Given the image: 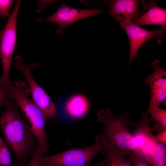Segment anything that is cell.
Segmentation results:
<instances>
[{"instance_id": "9c48e42d", "label": "cell", "mask_w": 166, "mask_h": 166, "mask_svg": "<svg viewBox=\"0 0 166 166\" xmlns=\"http://www.w3.org/2000/svg\"><path fill=\"white\" fill-rule=\"evenodd\" d=\"M120 26L125 31L130 45L128 65L136 56L141 46L146 42L154 37L160 38L166 31V26H161L155 30L144 29L132 22H120Z\"/></svg>"}, {"instance_id": "d6986e66", "label": "cell", "mask_w": 166, "mask_h": 166, "mask_svg": "<svg viewBox=\"0 0 166 166\" xmlns=\"http://www.w3.org/2000/svg\"><path fill=\"white\" fill-rule=\"evenodd\" d=\"M128 156L133 166H152L137 151L130 153Z\"/></svg>"}, {"instance_id": "cb8c5ba5", "label": "cell", "mask_w": 166, "mask_h": 166, "mask_svg": "<svg viewBox=\"0 0 166 166\" xmlns=\"http://www.w3.org/2000/svg\"><path fill=\"white\" fill-rule=\"evenodd\" d=\"M4 141L0 136V144Z\"/></svg>"}, {"instance_id": "4fadbf2b", "label": "cell", "mask_w": 166, "mask_h": 166, "mask_svg": "<svg viewBox=\"0 0 166 166\" xmlns=\"http://www.w3.org/2000/svg\"><path fill=\"white\" fill-rule=\"evenodd\" d=\"M67 113L75 119L80 118L86 114L89 107L87 98L83 95L78 94L69 97L64 104Z\"/></svg>"}, {"instance_id": "2e32d148", "label": "cell", "mask_w": 166, "mask_h": 166, "mask_svg": "<svg viewBox=\"0 0 166 166\" xmlns=\"http://www.w3.org/2000/svg\"><path fill=\"white\" fill-rule=\"evenodd\" d=\"M166 145L158 143L151 157L152 166H166Z\"/></svg>"}, {"instance_id": "8fae6325", "label": "cell", "mask_w": 166, "mask_h": 166, "mask_svg": "<svg viewBox=\"0 0 166 166\" xmlns=\"http://www.w3.org/2000/svg\"><path fill=\"white\" fill-rule=\"evenodd\" d=\"M103 2L109 5L108 13L119 22H133L141 16L143 12L139 10L140 2L139 0H105Z\"/></svg>"}, {"instance_id": "8992f818", "label": "cell", "mask_w": 166, "mask_h": 166, "mask_svg": "<svg viewBox=\"0 0 166 166\" xmlns=\"http://www.w3.org/2000/svg\"><path fill=\"white\" fill-rule=\"evenodd\" d=\"M14 60L16 68L24 75L27 81L32 100L42 112L46 120L55 118L56 108L55 104L36 82L31 74L32 70L38 67V64H24L21 57L18 55L15 56Z\"/></svg>"}, {"instance_id": "ba28073f", "label": "cell", "mask_w": 166, "mask_h": 166, "mask_svg": "<svg viewBox=\"0 0 166 166\" xmlns=\"http://www.w3.org/2000/svg\"><path fill=\"white\" fill-rule=\"evenodd\" d=\"M149 114L146 112H144L139 121L133 122L127 120V123L136 128V132L133 135L137 144V152L150 164L153 153L158 143L151 132L150 123L152 120Z\"/></svg>"}, {"instance_id": "ffe728a7", "label": "cell", "mask_w": 166, "mask_h": 166, "mask_svg": "<svg viewBox=\"0 0 166 166\" xmlns=\"http://www.w3.org/2000/svg\"><path fill=\"white\" fill-rule=\"evenodd\" d=\"M14 2L13 0H0V16L2 18L9 17L10 10Z\"/></svg>"}, {"instance_id": "7a4b0ae2", "label": "cell", "mask_w": 166, "mask_h": 166, "mask_svg": "<svg viewBox=\"0 0 166 166\" xmlns=\"http://www.w3.org/2000/svg\"><path fill=\"white\" fill-rule=\"evenodd\" d=\"M130 114L126 111L121 115H116L109 109L99 110L97 120L102 124L103 130L96 136L95 140L101 145L109 144L116 147L127 156L137 151L135 137L127 126V118Z\"/></svg>"}, {"instance_id": "44dd1931", "label": "cell", "mask_w": 166, "mask_h": 166, "mask_svg": "<svg viewBox=\"0 0 166 166\" xmlns=\"http://www.w3.org/2000/svg\"><path fill=\"white\" fill-rule=\"evenodd\" d=\"M41 150L39 148L38 151L31 157L29 162L25 166H42L39 158V154Z\"/></svg>"}, {"instance_id": "e0dca14e", "label": "cell", "mask_w": 166, "mask_h": 166, "mask_svg": "<svg viewBox=\"0 0 166 166\" xmlns=\"http://www.w3.org/2000/svg\"><path fill=\"white\" fill-rule=\"evenodd\" d=\"M12 86H9L0 81V109L6 106L14 99L11 90Z\"/></svg>"}, {"instance_id": "6da1fadb", "label": "cell", "mask_w": 166, "mask_h": 166, "mask_svg": "<svg viewBox=\"0 0 166 166\" xmlns=\"http://www.w3.org/2000/svg\"><path fill=\"white\" fill-rule=\"evenodd\" d=\"M0 117V126L7 144L15 156L16 164L24 166L28 158L39 148L37 137L21 117L18 106L12 101Z\"/></svg>"}, {"instance_id": "277c9868", "label": "cell", "mask_w": 166, "mask_h": 166, "mask_svg": "<svg viewBox=\"0 0 166 166\" xmlns=\"http://www.w3.org/2000/svg\"><path fill=\"white\" fill-rule=\"evenodd\" d=\"M102 145L97 141L92 145L84 148H72L56 154L45 156L40 151L39 158L42 166H90Z\"/></svg>"}, {"instance_id": "52a82bcc", "label": "cell", "mask_w": 166, "mask_h": 166, "mask_svg": "<svg viewBox=\"0 0 166 166\" xmlns=\"http://www.w3.org/2000/svg\"><path fill=\"white\" fill-rule=\"evenodd\" d=\"M103 11L99 9H81L72 8L66 3H62L57 10L48 18L39 17L38 22H49L57 24V30L59 35L64 34V30L69 25L81 19L99 14Z\"/></svg>"}, {"instance_id": "603a6c76", "label": "cell", "mask_w": 166, "mask_h": 166, "mask_svg": "<svg viewBox=\"0 0 166 166\" xmlns=\"http://www.w3.org/2000/svg\"><path fill=\"white\" fill-rule=\"evenodd\" d=\"M105 158L99 162H97L93 166H105Z\"/></svg>"}, {"instance_id": "ac0fdd59", "label": "cell", "mask_w": 166, "mask_h": 166, "mask_svg": "<svg viewBox=\"0 0 166 166\" xmlns=\"http://www.w3.org/2000/svg\"><path fill=\"white\" fill-rule=\"evenodd\" d=\"M0 166H22L13 162L7 145L4 141L0 144Z\"/></svg>"}, {"instance_id": "5b68a950", "label": "cell", "mask_w": 166, "mask_h": 166, "mask_svg": "<svg viewBox=\"0 0 166 166\" xmlns=\"http://www.w3.org/2000/svg\"><path fill=\"white\" fill-rule=\"evenodd\" d=\"M21 0L16 1L14 9L4 28L0 33V58L3 66V74L0 81L8 86L12 85L9 73L16 39V26L18 12Z\"/></svg>"}, {"instance_id": "30bf717a", "label": "cell", "mask_w": 166, "mask_h": 166, "mask_svg": "<svg viewBox=\"0 0 166 166\" xmlns=\"http://www.w3.org/2000/svg\"><path fill=\"white\" fill-rule=\"evenodd\" d=\"M151 66L153 69V72L145 81L151 92L150 103L146 111L149 114L152 109L159 107L161 103L165 105L166 104V69L161 67L158 59H156Z\"/></svg>"}, {"instance_id": "7402d4cb", "label": "cell", "mask_w": 166, "mask_h": 166, "mask_svg": "<svg viewBox=\"0 0 166 166\" xmlns=\"http://www.w3.org/2000/svg\"><path fill=\"white\" fill-rule=\"evenodd\" d=\"M154 137L157 142L166 145V130L159 133Z\"/></svg>"}, {"instance_id": "9a60e30c", "label": "cell", "mask_w": 166, "mask_h": 166, "mask_svg": "<svg viewBox=\"0 0 166 166\" xmlns=\"http://www.w3.org/2000/svg\"><path fill=\"white\" fill-rule=\"evenodd\" d=\"M152 120L156 122L151 127V131H154L158 133L166 130V110L159 108H154L149 112Z\"/></svg>"}, {"instance_id": "3957f363", "label": "cell", "mask_w": 166, "mask_h": 166, "mask_svg": "<svg viewBox=\"0 0 166 166\" xmlns=\"http://www.w3.org/2000/svg\"><path fill=\"white\" fill-rule=\"evenodd\" d=\"M11 90L16 104L21 110L28 125L37 137L39 148L45 154L48 152L49 145L45 131L46 119L40 109L28 96L31 94L26 82L17 81L12 85Z\"/></svg>"}, {"instance_id": "5bb4252c", "label": "cell", "mask_w": 166, "mask_h": 166, "mask_svg": "<svg viewBox=\"0 0 166 166\" xmlns=\"http://www.w3.org/2000/svg\"><path fill=\"white\" fill-rule=\"evenodd\" d=\"M101 151L105 156V166H133L127 156L116 147L106 144L102 145Z\"/></svg>"}, {"instance_id": "7c38bea8", "label": "cell", "mask_w": 166, "mask_h": 166, "mask_svg": "<svg viewBox=\"0 0 166 166\" xmlns=\"http://www.w3.org/2000/svg\"><path fill=\"white\" fill-rule=\"evenodd\" d=\"M143 8L147 11L133 22L136 25L141 26L150 25L165 26L166 10L159 6L155 0H143L141 2Z\"/></svg>"}]
</instances>
